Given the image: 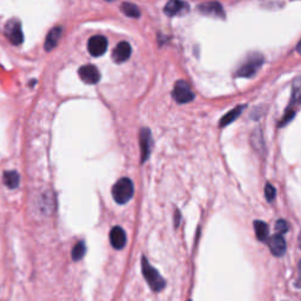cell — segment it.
Here are the masks:
<instances>
[{
  "label": "cell",
  "instance_id": "obj_14",
  "mask_svg": "<svg viewBox=\"0 0 301 301\" xmlns=\"http://www.w3.org/2000/svg\"><path fill=\"white\" fill-rule=\"evenodd\" d=\"M245 108H246V106H245V105H242V106H237V107L233 108V109H232V111L228 112L227 114H225L224 117H222V118L220 119V124H219V125H220V127H225V126L230 125V124H232V122H233L234 120H237L238 117L241 114L242 111H244Z\"/></svg>",
  "mask_w": 301,
  "mask_h": 301
},
{
  "label": "cell",
  "instance_id": "obj_5",
  "mask_svg": "<svg viewBox=\"0 0 301 301\" xmlns=\"http://www.w3.org/2000/svg\"><path fill=\"white\" fill-rule=\"evenodd\" d=\"M173 98L178 104H187L194 99V93L186 81L179 80L174 85Z\"/></svg>",
  "mask_w": 301,
  "mask_h": 301
},
{
  "label": "cell",
  "instance_id": "obj_12",
  "mask_svg": "<svg viewBox=\"0 0 301 301\" xmlns=\"http://www.w3.org/2000/svg\"><path fill=\"white\" fill-rule=\"evenodd\" d=\"M109 241H111V245L115 249L124 248L126 245V241H127L125 231L122 230L121 227H119V226L113 227L111 230V233H109Z\"/></svg>",
  "mask_w": 301,
  "mask_h": 301
},
{
  "label": "cell",
  "instance_id": "obj_21",
  "mask_svg": "<svg viewBox=\"0 0 301 301\" xmlns=\"http://www.w3.org/2000/svg\"><path fill=\"white\" fill-rule=\"evenodd\" d=\"M288 230H289L288 224H287L285 220H278V221H276V224H275L276 234L282 235V234H285Z\"/></svg>",
  "mask_w": 301,
  "mask_h": 301
},
{
  "label": "cell",
  "instance_id": "obj_1",
  "mask_svg": "<svg viewBox=\"0 0 301 301\" xmlns=\"http://www.w3.org/2000/svg\"><path fill=\"white\" fill-rule=\"evenodd\" d=\"M141 271L142 274L145 276V280L148 283L152 290L155 292H160L165 288L166 281L163 279V276L159 274V272L157 271L155 267L150 266L148 260L146 259V256H142L141 259Z\"/></svg>",
  "mask_w": 301,
  "mask_h": 301
},
{
  "label": "cell",
  "instance_id": "obj_24",
  "mask_svg": "<svg viewBox=\"0 0 301 301\" xmlns=\"http://www.w3.org/2000/svg\"><path fill=\"white\" fill-rule=\"evenodd\" d=\"M295 286L301 288V260H300L299 265H297V279H296Z\"/></svg>",
  "mask_w": 301,
  "mask_h": 301
},
{
  "label": "cell",
  "instance_id": "obj_15",
  "mask_svg": "<svg viewBox=\"0 0 301 301\" xmlns=\"http://www.w3.org/2000/svg\"><path fill=\"white\" fill-rule=\"evenodd\" d=\"M61 36V27H53L52 30L50 31L49 34L46 37V42H45V50L46 51H51L53 50L54 47L57 46L58 42H59Z\"/></svg>",
  "mask_w": 301,
  "mask_h": 301
},
{
  "label": "cell",
  "instance_id": "obj_23",
  "mask_svg": "<svg viewBox=\"0 0 301 301\" xmlns=\"http://www.w3.org/2000/svg\"><path fill=\"white\" fill-rule=\"evenodd\" d=\"M293 117H294V111H288V112H286L285 117H283V119L281 120V122H280V124H279V126H283V125L288 124V121H289L290 119H292Z\"/></svg>",
  "mask_w": 301,
  "mask_h": 301
},
{
  "label": "cell",
  "instance_id": "obj_26",
  "mask_svg": "<svg viewBox=\"0 0 301 301\" xmlns=\"http://www.w3.org/2000/svg\"><path fill=\"white\" fill-rule=\"evenodd\" d=\"M299 247L301 248V232H300V235H299Z\"/></svg>",
  "mask_w": 301,
  "mask_h": 301
},
{
  "label": "cell",
  "instance_id": "obj_25",
  "mask_svg": "<svg viewBox=\"0 0 301 301\" xmlns=\"http://www.w3.org/2000/svg\"><path fill=\"white\" fill-rule=\"evenodd\" d=\"M296 52L299 53L300 56H301V40L299 42V44H297V45H296Z\"/></svg>",
  "mask_w": 301,
  "mask_h": 301
},
{
  "label": "cell",
  "instance_id": "obj_22",
  "mask_svg": "<svg viewBox=\"0 0 301 301\" xmlns=\"http://www.w3.org/2000/svg\"><path fill=\"white\" fill-rule=\"evenodd\" d=\"M275 188L272 186V184H266V187H265V197L266 199H267L268 201H273L274 200L275 198Z\"/></svg>",
  "mask_w": 301,
  "mask_h": 301
},
{
  "label": "cell",
  "instance_id": "obj_2",
  "mask_svg": "<svg viewBox=\"0 0 301 301\" xmlns=\"http://www.w3.org/2000/svg\"><path fill=\"white\" fill-rule=\"evenodd\" d=\"M134 194V186L128 178H121L112 188V196L115 203L124 205L132 199Z\"/></svg>",
  "mask_w": 301,
  "mask_h": 301
},
{
  "label": "cell",
  "instance_id": "obj_6",
  "mask_svg": "<svg viewBox=\"0 0 301 301\" xmlns=\"http://www.w3.org/2000/svg\"><path fill=\"white\" fill-rule=\"evenodd\" d=\"M107 39L102 36H94L88 40L87 47L88 52L91 53V56L93 57H100L106 52L107 50Z\"/></svg>",
  "mask_w": 301,
  "mask_h": 301
},
{
  "label": "cell",
  "instance_id": "obj_8",
  "mask_svg": "<svg viewBox=\"0 0 301 301\" xmlns=\"http://www.w3.org/2000/svg\"><path fill=\"white\" fill-rule=\"evenodd\" d=\"M198 12L205 16H212L217 17V18H225V12L222 9L221 4H219L217 2H210V3H204V4L198 5Z\"/></svg>",
  "mask_w": 301,
  "mask_h": 301
},
{
  "label": "cell",
  "instance_id": "obj_11",
  "mask_svg": "<svg viewBox=\"0 0 301 301\" xmlns=\"http://www.w3.org/2000/svg\"><path fill=\"white\" fill-rule=\"evenodd\" d=\"M152 146V135L148 128H142L140 132V148H141V163H145L149 157Z\"/></svg>",
  "mask_w": 301,
  "mask_h": 301
},
{
  "label": "cell",
  "instance_id": "obj_16",
  "mask_svg": "<svg viewBox=\"0 0 301 301\" xmlns=\"http://www.w3.org/2000/svg\"><path fill=\"white\" fill-rule=\"evenodd\" d=\"M254 231H255V235L258 238V240L260 241H267L268 240V226L266 222H263L261 220H256L254 221Z\"/></svg>",
  "mask_w": 301,
  "mask_h": 301
},
{
  "label": "cell",
  "instance_id": "obj_9",
  "mask_svg": "<svg viewBox=\"0 0 301 301\" xmlns=\"http://www.w3.org/2000/svg\"><path fill=\"white\" fill-rule=\"evenodd\" d=\"M131 52L132 50H131V46H129V44L126 42H121L115 46L114 50H113L112 59L114 63L121 64L124 63V61L128 60V58L131 57Z\"/></svg>",
  "mask_w": 301,
  "mask_h": 301
},
{
  "label": "cell",
  "instance_id": "obj_7",
  "mask_svg": "<svg viewBox=\"0 0 301 301\" xmlns=\"http://www.w3.org/2000/svg\"><path fill=\"white\" fill-rule=\"evenodd\" d=\"M79 77L84 83L94 85L100 80V72L94 65H85L79 68Z\"/></svg>",
  "mask_w": 301,
  "mask_h": 301
},
{
  "label": "cell",
  "instance_id": "obj_3",
  "mask_svg": "<svg viewBox=\"0 0 301 301\" xmlns=\"http://www.w3.org/2000/svg\"><path fill=\"white\" fill-rule=\"evenodd\" d=\"M262 64H263V56L261 53H258V52L251 53L244 60V63L239 66L237 72H235V75L241 78L253 77V75H255L256 72L260 70V67L262 66Z\"/></svg>",
  "mask_w": 301,
  "mask_h": 301
},
{
  "label": "cell",
  "instance_id": "obj_13",
  "mask_svg": "<svg viewBox=\"0 0 301 301\" xmlns=\"http://www.w3.org/2000/svg\"><path fill=\"white\" fill-rule=\"evenodd\" d=\"M187 11H188L187 3L178 2V0H172V2H169L166 4L165 8H164V12H165L169 17L181 15V13L187 12Z\"/></svg>",
  "mask_w": 301,
  "mask_h": 301
},
{
  "label": "cell",
  "instance_id": "obj_10",
  "mask_svg": "<svg viewBox=\"0 0 301 301\" xmlns=\"http://www.w3.org/2000/svg\"><path fill=\"white\" fill-rule=\"evenodd\" d=\"M268 246L273 255L282 256L286 253L287 245L282 235H279V234L272 235V237L268 239Z\"/></svg>",
  "mask_w": 301,
  "mask_h": 301
},
{
  "label": "cell",
  "instance_id": "obj_19",
  "mask_svg": "<svg viewBox=\"0 0 301 301\" xmlns=\"http://www.w3.org/2000/svg\"><path fill=\"white\" fill-rule=\"evenodd\" d=\"M121 11L125 16L129 17V18H139L140 17V10L136 5L131 4V3H124L121 5Z\"/></svg>",
  "mask_w": 301,
  "mask_h": 301
},
{
  "label": "cell",
  "instance_id": "obj_17",
  "mask_svg": "<svg viewBox=\"0 0 301 301\" xmlns=\"http://www.w3.org/2000/svg\"><path fill=\"white\" fill-rule=\"evenodd\" d=\"M20 183V177L16 171H8L4 173V184L9 188H17Z\"/></svg>",
  "mask_w": 301,
  "mask_h": 301
},
{
  "label": "cell",
  "instance_id": "obj_20",
  "mask_svg": "<svg viewBox=\"0 0 301 301\" xmlns=\"http://www.w3.org/2000/svg\"><path fill=\"white\" fill-rule=\"evenodd\" d=\"M86 253V247H85V244L83 241H79L77 245L74 246L73 249H72V259L74 261H79V260L83 259V256Z\"/></svg>",
  "mask_w": 301,
  "mask_h": 301
},
{
  "label": "cell",
  "instance_id": "obj_18",
  "mask_svg": "<svg viewBox=\"0 0 301 301\" xmlns=\"http://www.w3.org/2000/svg\"><path fill=\"white\" fill-rule=\"evenodd\" d=\"M301 104V77L294 80L292 86V98H290V105Z\"/></svg>",
  "mask_w": 301,
  "mask_h": 301
},
{
  "label": "cell",
  "instance_id": "obj_4",
  "mask_svg": "<svg viewBox=\"0 0 301 301\" xmlns=\"http://www.w3.org/2000/svg\"><path fill=\"white\" fill-rule=\"evenodd\" d=\"M5 36L13 45H20L24 40L22 23L18 19H11L5 25Z\"/></svg>",
  "mask_w": 301,
  "mask_h": 301
}]
</instances>
